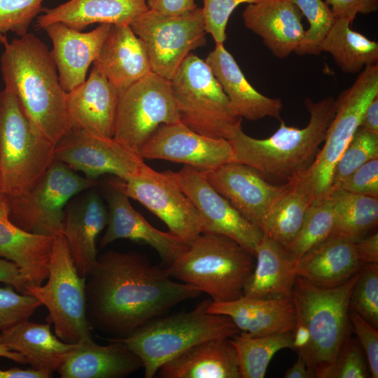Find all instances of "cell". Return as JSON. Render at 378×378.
<instances>
[{"instance_id":"obj_1","label":"cell","mask_w":378,"mask_h":378,"mask_svg":"<svg viewBox=\"0 0 378 378\" xmlns=\"http://www.w3.org/2000/svg\"><path fill=\"white\" fill-rule=\"evenodd\" d=\"M85 280L86 314L91 328L115 338L128 336L181 302L198 298L197 288L178 282L167 267L141 253L108 251Z\"/></svg>"},{"instance_id":"obj_2","label":"cell","mask_w":378,"mask_h":378,"mask_svg":"<svg viewBox=\"0 0 378 378\" xmlns=\"http://www.w3.org/2000/svg\"><path fill=\"white\" fill-rule=\"evenodd\" d=\"M3 46L0 68L4 88L15 95L38 132L55 146L71 127L66 92L50 51L29 32Z\"/></svg>"},{"instance_id":"obj_3","label":"cell","mask_w":378,"mask_h":378,"mask_svg":"<svg viewBox=\"0 0 378 378\" xmlns=\"http://www.w3.org/2000/svg\"><path fill=\"white\" fill-rule=\"evenodd\" d=\"M304 104L310 119L302 129L288 126L281 120L278 130L263 139L251 137L241 127L238 129L229 139L235 162L252 167L264 178L286 181L307 171L335 115V98L313 102L306 97Z\"/></svg>"},{"instance_id":"obj_4","label":"cell","mask_w":378,"mask_h":378,"mask_svg":"<svg viewBox=\"0 0 378 378\" xmlns=\"http://www.w3.org/2000/svg\"><path fill=\"white\" fill-rule=\"evenodd\" d=\"M255 262V256L230 237L202 232L167 269L173 279L207 293L213 302H225L243 295Z\"/></svg>"},{"instance_id":"obj_5","label":"cell","mask_w":378,"mask_h":378,"mask_svg":"<svg viewBox=\"0 0 378 378\" xmlns=\"http://www.w3.org/2000/svg\"><path fill=\"white\" fill-rule=\"evenodd\" d=\"M211 302L206 299L190 312L157 317L128 336L113 339L136 354L142 362L144 377L153 378L162 365L192 345L239 333L227 316L207 312Z\"/></svg>"},{"instance_id":"obj_6","label":"cell","mask_w":378,"mask_h":378,"mask_svg":"<svg viewBox=\"0 0 378 378\" xmlns=\"http://www.w3.org/2000/svg\"><path fill=\"white\" fill-rule=\"evenodd\" d=\"M360 272L332 288L315 286L300 276L295 279L292 298L296 318L304 323L310 335L308 349L300 356L317 378L333 364L351 333L349 302Z\"/></svg>"},{"instance_id":"obj_7","label":"cell","mask_w":378,"mask_h":378,"mask_svg":"<svg viewBox=\"0 0 378 378\" xmlns=\"http://www.w3.org/2000/svg\"><path fill=\"white\" fill-rule=\"evenodd\" d=\"M54 148L15 95L6 88L0 91L1 192L15 197L31 189L54 161Z\"/></svg>"},{"instance_id":"obj_8","label":"cell","mask_w":378,"mask_h":378,"mask_svg":"<svg viewBox=\"0 0 378 378\" xmlns=\"http://www.w3.org/2000/svg\"><path fill=\"white\" fill-rule=\"evenodd\" d=\"M181 123L202 135L229 140L241 127L204 60L190 52L169 80Z\"/></svg>"},{"instance_id":"obj_9","label":"cell","mask_w":378,"mask_h":378,"mask_svg":"<svg viewBox=\"0 0 378 378\" xmlns=\"http://www.w3.org/2000/svg\"><path fill=\"white\" fill-rule=\"evenodd\" d=\"M47 279L45 285L25 286L23 293L47 308L55 335L74 344L92 338L86 314V279L78 274L63 235L54 237Z\"/></svg>"},{"instance_id":"obj_10","label":"cell","mask_w":378,"mask_h":378,"mask_svg":"<svg viewBox=\"0 0 378 378\" xmlns=\"http://www.w3.org/2000/svg\"><path fill=\"white\" fill-rule=\"evenodd\" d=\"M94 179L78 175L65 164L54 160L28 191L8 197L10 220L27 232L62 235L64 209L76 195L96 185Z\"/></svg>"},{"instance_id":"obj_11","label":"cell","mask_w":378,"mask_h":378,"mask_svg":"<svg viewBox=\"0 0 378 378\" xmlns=\"http://www.w3.org/2000/svg\"><path fill=\"white\" fill-rule=\"evenodd\" d=\"M377 96L378 64L365 67L354 83L335 99V115L328 126L325 143L306 171L314 202L329 195L335 165L360 126L367 106Z\"/></svg>"},{"instance_id":"obj_12","label":"cell","mask_w":378,"mask_h":378,"mask_svg":"<svg viewBox=\"0 0 378 378\" xmlns=\"http://www.w3.org/2000/svg\"><path fill=\"white\" fill-rule=\"evenodd\" d=\"M179 122L169 80L152 72L120 92L113 138L139 156L161 125Z\"/></svg>"},{"instance_id":"obj_13","label":"cell","mask_w":378,"mask_h":378,"mask_svg":"<svg viewBox=\"0 0 378 378\" xmlns=\"http://www.w3.org/2000/svg\"><path fill=\"white\" fill-rule=\"evenodd\" d=\"M130 26L146 48L152 71L167 80L190 52L206 44L202 8L178 15L148 9Z\"/></svg>"},{"instance_id":"obj_14","label":"cell","mask_w":378,"mask_h":378,"mask_svg":"<svg viewBox=\"0 0 378 378\" xmlns=\"http://www.w3.org/2000/svg\"><path fill=\"white\" fill-rule=\"evenodd\" d=\"M108 183L140 202L188 245L202 232L200 217L192 202L164 172L145 164L139 173L126 181L117 178Z\"/></svg>"},{"instance_id":"obj_15","label":"cell","mask_w":378,"mask_h":378,"mask_svg":"<svg viewBox=\"0 0 378 378\" xmlns=\"http://www.w3.org/2000/svg\"><path fill=\"white\" fill-rule=\"evenodd\" d=\"M164 173L192 202L200 217L202 232L230 237L255 256V248L263 237L261 230L214 189L202 169L184 165L177 172L167 170Z\"/></svg>"},{"instance_id":"obj_16","label":"cell","mask_w":378,"mask_h":378,"mask_svg":"<svg viewBox=\"0 0 378 378\" xmlns=\"http://www.w3.org/2000/svg\"><path fill=\"white\" fill-rule=\"evenodd\" d=\"M54 160L59 161L85 177L95 179L110 174L126 181L137 174L146 164L113 138L97 136L71 128L55 144Z\"/></svg>"},{"instance_id":"obj_17","label":"cell","mask_w":378,"mask_h":378,"mask_svg":"<svg viewBox=\"0 0 378 378\" xmlns=\"http://www.w3.org/2000/svg\"><path fill=\"white\" fill-rule=\"evenodd\" d=\"M143 159L183 163L202 170L235 162L229 140L198 134L181 122L161 125L144 146Z\"/></svg>"},{"instance_id":"obj_18","label":"cell","mask_w":378,"mask_h":378,"mask_svg":"<svg viewBox=\"0 0 378 378\" xmlns=\"http://www.w3.org/2000/svg\"><path fill=\"white\" fill-rule=\"evenodd\" d=\"M202 171L214 189L260 229L284 188V184H272L252 167L237 162Z\"/></svg>"},{"instance_id":"obj_19","label":"cell","mask_w":378,"mask_h":378,"mask_svg":"<svg viewBox=\"0 0 378 378\" xmlns=\"http://www.w3.org/2000/svg\"><path fill=\"white\" fill-rule=\"evenodd\" d=\"M108 186V223L100 246L105 247L120 239L142 241L158 252L165 267L171 266L189 245L171 232L152 226L132 207L127 196Z\"/></svg>"},{"instance_id":"obj_20","label":"cell","mask_w":378,"mask_h":378,"mask_svg":"<svg viewBox=\"0 0 378 378\" xmlns=\"http://www.w3.org/2000/svg\"><path fill=\"white\" fill-rule=\"evenodd\" d=\"M111 26L99 24L92 31L83 32L55 22L43 29L52 41L50 53L66 92L86 80L88 69L98 57Z\"/></svg>"},{"instance_id":"obj_21","label":"cell","mask_w":378,"mask_h":378,"mask_svg":"<svg viewBox=\"0 0 378 378\" xmlns=\"http://www.w3.org/2000/svg\"><path fill=\"white\" fill-rule=\"evenodd\" d=\"M303 17L290 0H261L248 4L242 13L245 27L279 59L295 52L304 41Z\"/></svg>"},{"instance_id":"obj_22","label":"cell","mask_w":378,"mask_h":378,"mask_svg":"<svg viewBox=\"0 0 378 378\" xmlns=\"http://www.w3.org/2000/svg\"><path fill=\"white\" fill-rule=\"evenodd\" d=\"M107 223V207L95 190L90 189L65 206L62 235L78 272L83 278L88 276L97 262L96 239Z\"/></svg>"},{"instance_id":"obj_23","label":"cell","mask_w":378,"mask_h":378,"mask_svg":"<svg viewBox=\"0 0 378 378\" xmlns=\"http://www.w3.org/2000/svg\"><path fill=\"white\" fill-rule=\"evenodd\" d=\"M120 92L95 67L86 80L66 92L70 127L113 138Z\"/></svg>"},{"instance_id":"obj_24","label":"cell","mask_w":378,"mask_h":378,"mask_svg":"<svg viewBox=\"0 0 378 378\" xmlns=\"http://www.w3.org/2000/svg\"><path fill=\"white\" fill-rule=\"evenodd\" d=\"M204 61L227 96L234 115L248 120L266 117L281 120V99L266 97L257 91L223 43H216Z\"/></svg>"},{"instance_id":"obj_25","label":"cell","mask_w":378,"mask_h":378,"mask_svg":"<svg viewBox=\"0 0 378 378\" xmlns=\"http://www.w3.org/2000/svg\"><path fill=\"white\" fill-rule=\"evenodd\" d=\"M54 237L31 233L10 218L8 197L0 192V258L15 263L27 286L47 279ZM24 293V292H23Z\"/></svg>"},{"instance_id":"obj_26","label":"cell","mask_w":378,"mask_h":378,"mask_svg":"<svg viewBox=\"0 0 378 378\" xmlns=\"http://www.w3.org/2000/svg\"><path fill=\"white\" fill-rule=\"evenodd\" d=\"M93 66L120 93L153 72L142 41L127 24H111Z\"/></svg>"},{"instance_id":"obj_27","label":"cell","mask_w":378,"mask_h":378,"mask_svg":"<svg viewBox=\"0 0 378 378\" xmlns=\"http://www.w3.org/2000/svg\"><path fill=\"white\" fill-rule=\"evenodd\" d=\"M207 312L227 316L240 334L250 337L293 331L296 323L293 298L269 300L242 295L230 302L212 301Z\"/></svg>"},{"instance_id":"obj_28","label":"cell","mask_w":378,"mask_h":378,"mask_svg":"<svg viewBox=\"0 0 378 378\" xmlns=\"http://www.w3.org/2000/svg\"><path fill=\"white\" fill-rule=\"evenodd\" d=\"M100 345L89 338L76 349L57 370L62 378H122L143 368L139 357L123 342L111 339Z\"/></svg>"},{"instance_id":"obj_29","label":"cell","mask_w":378,"mask_h":378,"mask_svg":"<svg viewBox=\"0 0 378 378\" xmlns=\"http://www.w3.org/2000/svg\"><path fill=\"white\" fill-rule=\"evenodd\" d=\"M161 378H241L231 338L206 340L188 348L162 365Z\"/></svg>"},{"instance_id":"obj_30","label":"cell","mask_w":378,"mask_h":378,"mask_svg":"<svg viewBox=\"0 0 378 378\" xmlns=\"http://www.w3.org/2000/svg\"><path fill=\"white\" fill-rule=\"evenodd\" d=\"M148 10L147 0H69L57 6L43 8L36 27L61 22L78 31L94 23L127 24Z\"/></svg>"},{"instance_id":"obj_31","label":"cell","mask_w":378,"mask_h":378,"mask_svg":"<svg viewBox=\"0 0 378 378\" xmlns=\"http://www.w3.org/2000/svg\"><path fill=\"white\" fill-rule=\"evenodd\" d=\"M356 242L329 237L308 251L296 264L297 276L315 286L332 288L341 286L359 272Z\"/></svg>"},{"instance_id":"obj_32","label":"cell","mask_w":378,"mask_h":378,"mask_svg":"<svg viewBox=\"0 0 378 378\" xmlns=\"http://www.w3.org/2000/svg\"><path fill=\"white\" fill-rule=\"evenodd\" d=\"M0 344L20 353L34 370L51 377L78 346L59 339L51 332L50 323L28 320L1 331Z\"/></svg>"},{"instance_id":"obj_33","label":"cell","mask_w":378,"mask_h":378,"mask_svg":"<svg viewBox=\"0 0 378 378\" xmlns=\"http://www.w3.org/2000/svg\"><path fill=\"white\" fill-rule=\"evenodd\" d=\"M254 269L243 295L260 299L292 298L296 261L279 243L263 235L255 251Z\"/></svg>"},{"instance_id":"obj_34","label":"cell","mask_w":378,"mask_h":378,"mask_svg":"<svg viewBox=\"0 0 378 378\" xmlns=\"http://www.w3.org/2000/svg\"><path fill=\"white\" fill-rule=\"evenodd\" d=\"M314 200L306 171L286 181L267 213L260 228L263 235L286 246L298 232Z\"/></svg>"},{"instance_id":"obj_35","label":"cell","mask_w":378,"mask_h":378,"mask_svg":"<svg viewBox=\"0 0 378 378\" xmlns=\"http://www.w3.org/2000/svg\"><path fill=\"white\" fill-rule=\"evenodd\" d=\"M351 25L346 19H335L318 50L329 52L342 72L358 74L378 64V43L354 31Z\"/></svg>"},{"instance_id":"obj_36","label":"cell","mask_w":378,"mask_h":378,"mask_svg":"<svg viewBox=\"0 0 378 378\" xmlns=\"http://www.w3.org/2000/svg\"><path fill=\"white\" fill-rule=\"evenodd\" d=\"M332 200L335 222L329 237L356 242L378 222V198L336 190Z\"/></svg>"},{"instance_id":"obj_37","label":"cell","mask_w":378,"mask_h":378,"mask_svg":"<svg viewBox=\"0 0 378 378\" xmlns=\"http://www.w3.org/2000/svg\"><path fill=\"white\" fill-rule=\"evenodd\" d=\"M293 331L266 336L237 334L231 338L235 347L241 378L265 377L270 360L284 349H293Z\"/></svg>"},{"instance_id":"obj_38","label":"cell","mask_w":378,"mask_h":378,"mask_svg":"<svg viewBox=\"0 0 378 378\" xmlns=\"http://www.w3.org/2000/svg\"><path fill=\"white\" fill-rule=\"evenodd\" d=\"M335 222L332 198L330 195L312 202L293 239L284 246L296 262L311 248L331 234Z\"/></svg>"},{"instance_id":"obj_39","label":"cell","mask_w":378,"mask_h":378,"mask_svg":"<svg viewBox=\"0 0 378 378\" xmlns=\"http://www.w3.org/2000/svg\"><path fill=\"white\" fill-rule=\"evenodd\" d=\"M378 158V134L358 127L332 171L329 195L351 174L368 161Z\"/></svg>"},{"instance_id":"obj_40","label":"cell","mask_w":378,"mask_h":378,"mask_svg":"<svg viewBox=\"0 0 378 378\" xmlns=\"http://www.w3.org/2000/svg\"><path fill=\"white\" fill-rule=\"evenodd\" d=\"M300 10L309 24L304 41L295 52L299 55H319L318 46L335 18L330 6L323 0H290Z\"/></svg>"},{"instance_id":"obj_41","label":"cell","mask_w":378,"mask_h":378,"mask_svg":"<svg viewBox=\"0 0 378 378\" xmlns=\"http://www.w3.org/2000/svg\"><path fill=\"white\" fill-rule=\"evenodd\" d=\"M349 309L378 328V263L363 267L350 295Z\"/></svg>"},{"instance_id":"obj_42","label":"cell","mask_w":378,"mask_h":378,"mask_svg":"<svg viewBox=\"0 0 378 378\" xmlns=\"http://www.w3.org/2000/svg\"><path fill=\"white\" fill-rule=\"evenodd\" d=\"M44 0H0V44L12 32L20 37L28 33L29 26L43 10Z\"/></svg>"},{"instance_id":"obj_43","label":"cell","mask_w":378,"mask_h":378,"mask_svg":"<svg viewBox=\"0 0 378 378\" xmlns=\"http://www.w3.org/2000/svg\"><path fill=\"white\" fill-rule=\"evenodd\" d=\"M370 377L365 354L351 333L342 344L333 364L321 378H367Z\"/></svg>"},{"instance_id":"obj_44","label":"cell","mask_w":378,"mask_h":378,"mask_svg":"<svg viewBox=\"0 0 378 378\" xmlns=\"http://www.w3.org/2000/svg\"><path fill=\"white\" fill-rule=\"evenodd\" d=\"M41 305L35 297L19 293L10 285L0 287V330L28 320Z\"/></svg>"},{"instance_id":"obj_45","label":"cell","mask_w":378,"mask_h":378,"mask_svg":"<svg viewBox=\"0 0 378 378\" xmlns=\"http://www.w3.org/2000/svg\"><path fill=\"white\" fill-rule=\"evenodd\" d=\"M261 0H203L205 29L216 43L226 40V26L234 10L241 4H253Z\"/></svg>"},{"instance_id":"obj_46","label":"cell","mask_w":378,"mask_h":378,"mask_svg":"<svg viewBox=\"0 0 378 378\" xmlns=\"http://www.w3.org/2000/svg\"><path fill=\"white\" fill-rule=\"evenodd\" d=\"M349 319L352 329L365 354L372 378L378 377V331L377 328L349 309Z\"/></svg>"},{"instance_id":"obj_47","label":"cell","mask_w":378,"mask_h":378,"mask_svg":"<svg viewBox=\"0 0 378 378\" xmlns=\"http://www.w3.org/2000/svg\"><path fill=\"white\" fill-rule=\"evenodd\" d=\"M336 190L378 198V158L368 161L354 171Z\"/></svg>"},{"instance_id":"obj_48","label":"cell","mask_w":378,"mask_h":378,"mask_svg":"<svg viewBox=\"0 0 378 378\" xmlns=\"http://www.w3.org/2000/svg\"><path fill=\"white\" fill-rule=\"evenodd\" d=\"M335 19H346L352 24L360 13L369 15L378 10V0H326Z\"/></svg>"},{"instance_id":"obj_49","label":"cell","mask_w":378,"mask_h":378,"mask_svg":"<svg viewBox=\"0 0 378 378\" xmlns=\"http://www.w3.org/2000/svg\"><path fill=\"white\" fill-rule=\"evenodd\" d=\"M148 9L166 15H178L197 6L194 0H147Z\"/></svg>"},{"instance_id":"obj_50","label":"cell","mask_w":378,"mask_h":378,"mask_svg":"<svg viewBox=\"0 0 378 378\" xmlns=\"http://www.w3.org/2000/svg\"><path fill=\"white\" fill-rule=\"evenodd\" d=\"M357 256L360 264L378 263V234L375 233L356 242Z\"/></svg>"},{"instance_id":"obj_51","label":"cell","mask_w":378,"mask_h":378,"mask_svg":"<svg viewBox=\"0 0 378 378\" xmlns=\"http://www.w3.org/2000/svg\"><path fill=\"white\" fill-rule=\"evenodd\" d=\"M0 283L12 286L19 293L24 292V283L18 267L2 258H0Z\"/></svg>"},{"instance_id":"obj_52","label":"cell","mask_w":378,"mask_h":378,"mask_svg":"<svg viewBox=\"0 0 378 378\" xmlns=\"http://www.w3.org/2000/svg\"><path fill=\"white\" fill-rule=\"evenodd\" d=\"M360 127L378 134V96L375 97L367 106Z\"/></svg>"},{"instance_id":"obj_53","label":"cell","mask_w":378,"mask_h":378,"mask_svg":"<svg viewBox=\"0 0 378 378\" xmlns=\"http://www.w3.org/2000/svg\"><path fill=\"white\" fill-rule=\"evenodd\" d=\"M52 377L48 374L30 369H20L13 368L7 370L0 369V378H49Z\"/></svg>"},{"instance_id":"obj_54","label":"cell","mask_w":378,"mask_h":378,"mask_svg":"<svg viewBox=\"0 0 378 378\" xmlns=\"http://www.w3.org/2000/svg\"><path fill=\"white\" fill-rule=\"evenodd\" d=\"M286 378H314L316 373L306 364L303 358L298 355V360L286 371Z\"/></svg>"},{"instance_id":"obj_55","label":"cell","mask_w":378,"mask_h":378,"mask_svg":"<svg viewBox=\"0 0 378 378\" xmlns=\"http://www.w3.org/2000/svg\"><path fill=\"white\" fill-rule=\"evenodd\" d=\"M0 357L6 358L20 364H27L24 358L18 352L8 349L0 344Z\"/></svg>"},{"instance_id":"obj_56","label":"cell","mask_w":378,"mask_h":378,"mask_svg":"<svg viewBox=\"0 0 378 378\" xmlns=\"http://www.w3.org/2000/svg\"><path fill=\"white\" fill-rule=\"evenodd\" d=\"M0 192H1V174H0Z\"/></svg>"}]
</instances>
